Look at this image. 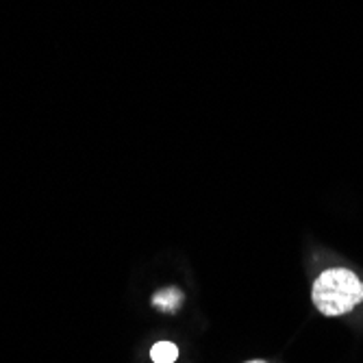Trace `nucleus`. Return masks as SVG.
Here are the masks:
<instances>
[{"label":"nucleus","instance_id":"nucleus-4","mask_svg":"<svg viewBox=\"0 0 363 363\" xmlns=\"http://www.w3.org/2000/svg\"><path fill=\"white\" fill-rule=\"evenodd\" d=\"M248 363H266V361H248Z\"/></svg>","mask_w":363,"mask_h":363},{"label":"nucleus","instance_id":"nucleus-3","mask_svg":"<svg viewBox=\"0 0 363 363\" xmlns=\"http://www.w3.org/2000/svg\"><path fill=\"white\" fill-rule=\"evenodd\" d=\"M179 357V348L172 342H159L150 350V359L155 363H174Z\"/></svg>","mask_w":363,"mask_h":363},{"label":"nucleus","instance_id":"nucleus-2","mask_svg":"<svg viewBox=\"0 0 363 363\" xmlns=\"http://www.w3.org/2000/svg\"><path fill=\"white\" fill-rule=\"evenodd\" d=\"M181 301H183V294H181L179 289H174V287H168V289L159 291V294L155 296V298H152L155 307H159V309H163V311H172V309H177V307L181 305Z\"/></svg>","mask_w":363,"mask_h":363},{"label":"nucleus","instance_id":"nucleus-1","mask_svg":"<svg viewBox=\"0 0 363 363\" xmlns=\"http://www.w3.org/2000/svg\"><path fill=\"white\" fill-rule=\"evenodd\" d=\"M311 301L326 318L346 315L363 303V281L348 268H326L313 281Z\"/></svg>","mask_w":363,"mask_h":363}]
</instances>
